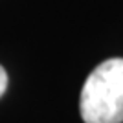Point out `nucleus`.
I'll list each match as a JSON object with an SVG mask.
<instances>
[{"mask_svg": "<svg viewBox=\"0 0 123 123\" xmlns=\"http://www.w3.org/2000/svg\"><path fill=\"white\" fill-rule=\"evenodd\" d=\"M6 88H7V74H6L4 68L0 66V98L4 96Z\"/></svg>", "mask_w": 123, "mask_h": 123, "instance_id": "nucleus-2", "label": "nucleus"}, {"mask_svg": "<svg viewBox=\"0 0 123 123\" xmlns=\"http://www.w3.org/2000/svg\"><path fill=\"white\" fill-rule=\"evenodd\" d=\"M79 110L85 123H123V59L94 68L83 85Z\"/></svg>", "mask_w": 123, "mask_h": 123, "instance_id": "nucleus-1", "label": "nucleus"}]
</instances>
